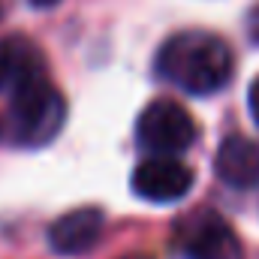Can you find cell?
Listing matches in <instances>:
<instances>
[{
	"label": "cell",
	"instance_id": "cell-1",
	"mask_svg": "<svg viewBox=\"0 0 259 259\" xmlns=\"http://www.w3.org/2000/svg\"><path fill=\"white\" fill-rule=\"evenodd\" d=\"M232 49L205 30H184L169 36L157 52V75L184 94L211 97L232 78Z\"/></svg>",
	"mask_w": 259,
	"mask_h": 259
},
{
	"label": "cell",
	"instance_id": "cell-2",
	"mask_svg": "<svg viewBox=\"0 0 259 259\" xmlns=\"http://www.w3.org/2000/svg\"><path fill=\"white\" fill-rule=\"evenodd\" d=\"M64 118L66 103L46 72L30 75L15 91H9V133L15 145L24 148L49 145L61 133Z\"/></svg>",
	"mask_w": 259,
	"mask_h": 259
},
{
	"label": "cell",
	"instance_id": "cell-3",
	"mask_svg": "<svg viewBox=\"0 0 259 259\" xmlns=\"http://www.w3.org/2000/svg\"><path fill=\"white\" fill-rule=\"evenodd\" d=\"M196 136H199V127H196L193 115L184 106H178L175 100L148 103L136 121V139L151 154L178 157L193 145Z\"/></svg>",
	"mask_w": 259,
	"mask_h": 259
},
{
	"label": "cell",
	"instance_id": "cell-4",
	"mask_svg": "<svg viewBox=\"0 0 259 259\" xmlns=\"http://www.w3.org/2000/svg\"><path fill=\"white\" fill-rule=\"evenodd\" d=\"M175 247L184 259H244L241 241L217 211H193L175 226Z\"/></svg>",
	"mask_w": 259,
	"mask_h": 259
},
{
	"label": "cell",
	"instance_id": "cell-5",
	"mask_svg": "<svg viewBox=\"0 0 259 259\" xmlns=\"http://www.w3.org/2000/svg\"><path fill=\"white\" fill-rule=\"evenodd\" d=\"M130 184H133V193L139 199L157 202V205H169V202L184 199L187 190L193 187V169L184 166L178 157L151 154L133 169Z\"/></svg>",
	"mask_w": 259,
	"mask_h": 259
},
{
	"label": "cell",
	"instance_id": "cell-6",
	"mask_svg": "<svg viewBox=\"0 0 259 259\" xmlns=\"http://www.w3.org/2000/svg\"><path fill=\"white\" fill-rule=\"evenodd\" d=\"M103 226H106V217L100 208H72L49 226V244L55 253L81 256L97 247Z\"/></svg>",
	"mask_w": 259,
	"mask_h": 259
},
{
	"label": "cell",
	"instance_id": "cell-7",
	"mask_svg": "<svg viewBox=\"0 0 259 259\" xmlns=\"http://www.w3.org/2000/svg\"><path fill=\"white\" fill-rule=\"evenodd\" d=\"M214 172L232 190L259 187V145L244 136L223 139L214 154Z\"/></svg>",
	"mask_w": 259,
	"mask_h": 259
},
{
	"label": "cell",
	"instance_id": "cell-8",
	"mask_svg": "<svg viewBox=\"0 0 259 259\" xmlns=\"http://www.w3.org/2000/svg\"><path fill=\"white\" fill-rule=\"evenodd\" d=\"M36 72H46V66L27 39H0V91H15Z\"/></svg>",
	"mask_w": 259,
	"mask_h": 259
},
{
	"label": "cell",
	"instance_id": "cell-9",
	"mask_svg": "<svg viewBox=\"0 0 259 259\" xmlns=\"http://www.w3.org/2000/svg\"><path fill=\"white\" fill-rule=\"evenodd\" d=\"M247 36H250V42L259 46V3L250 9V15H247Z\"/></svg>",
	"mask_w": 259,
	"mask_h": 259
},
{
	"label": "cell",
	"instance_id": "cell-10",
	"mask_svg": "<svg viewBox=\"0 0 259 259\" xmlns=\"http://www.w3.org/2000/svg\"><path fill=\"white\" fill-rule=\"evenodd\" d=\"M247 106H250V115H253V121H256L259 127V78L250 84V94H247Z\"/></svg>",
	"mask_w": 259,
	"mask_h": 259
},
{
	"label": "cell",
	"instance_id": "cell-11",
	"mask_svg": "<svg viewBox=\"0 0 259 259\" xmlns=\"http://www.w3.org/2000/svg\"><path fill=\"white\" fill-rule=\"evenodd\" d=\"M30 6H36V9H49V6H55V3H61V0H27Z\"/></svg>",
	"mask_w": 259,
	"mask_h": 259
},
{
	"label": "cell",
	"instance_id": "cell-12",
	"mask_svg": "<svg viewBox=\"0 0 259 259\" xmlns=\"http://www.w3.org/2000/svg\"><path fill=\"white\" fill-rule=\"evenodd\" d=\"M124 259H148V256H124Z\"/></svg>",
	"mask_w": 259,
	"mask_h": 259
},
{
	"label": "cell",
	"instance_id": "cell-13",
	"mask_svg": "<svg viewBox=\"0 0 259 259\" xmlns=\"http://www.w3.org/2000/svg\"><path fill=\"white\" fill-rule=\"evenodd\" d=\"M0 9H3V0H0Z\"/></svg>",
	"mask_w": 259,
	"mask_h": 259
}]
</instances>
